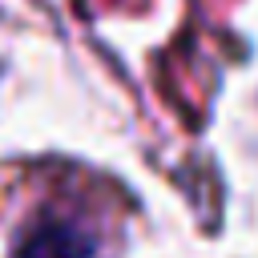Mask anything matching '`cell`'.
Masks as SVG:
<instances>
[{"mask_svg":"<svg viewBox=\"0 0 258 258\" xmlns=\"http://www.w3.org/2000/svg\"><path fill=\"white\" fill-rule=\"evenodd\" d=\"M12 258H97V238L69 218H40L20 234Z\"/></svg>","mask_w":258,"mask_h":258,"instance_id":"cell-1","label":"cell"}]
</instances>
